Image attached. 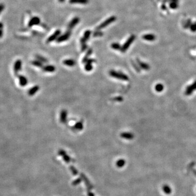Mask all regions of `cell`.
Returning <instances> with one entry per match:
<instances>
[{
	"label": "cell",
	"instance_id": "obj_33",
	"mask_svg": "<svg viewBox=\"0 0 196 196\" xmlns=\"http://www.w3.org/2000/svg\"><path fill=\"white\" fill-rule=\"evenodd\" d=\"M119 162H118V166H122V164L123 165V164H124V160H120V161H119Z\"/></svg>",
	"mask_w": 196,
	"mask_h": 196
},
{
	"label": "cell",
	"instance_id": "obj_36",
	"mask_svg": "<svg viewBox=\"0 0 196 196\" xmlns=\"http://www.w3.org/2000/svg\"><path fill=\"white\" fill-rule=\"evenodd\" d=\"M58 1H59L60 2H63L64 1H65V0H58Z\"/></svg>",
	"mask_w": 196,
	"mask_h": 196
},
{
	"label": "cell",
	"instance_id": "obj_20",
	"mask_svg": "<svg viewBox=\"0 0 196 196\" xmlns=\"http://www.w3.org/2000/svg\"><path fill=\"white\" fill-rule=\"evenodd\" d=\"M163 191L164 194H170L172 193V189L170 187L167 185H164L163 186Z\"/></svg>",
	"mask_w": 196,
	"mask_h": 196
},
{
	"label": "cell",
	"instance_id": "obj_23",
	"mask_svg": "<svg viewBox=\"0 0 196 196\" xmlns=\"http://www.w3.org/2000/svg\"><path fill=\"white\" fill-rule=\"evenodd\" d=\"M164 85L161 84H157L155 87V90L156 91L158 92H161L164 90Z\"/></svg>",
	"mask_w": 196,
	"mask_h": 196
},
{
	"label": "cell",
	"instance_id": "obj_19",
	"mask_svg": "<svg viewBox=\"0 0 196 196\" xmlns=\"http://www.w3.org/2000/svg\"><path fill=\"white\" fill-rule=\"evenodd\" d=\"M69 2L72 4H86L88 2V0H69Z\"/></svg>",
	"mask_w": 196,
	"mask_h": 196
},
{
	"label": "cell",
	"instance_id": "obj_28",
	"mask_svg": "<svg viewBox=\"0 0 196 196\" xmlns=\"http://www.w3.org/2000/svg\"><path fill=\"white\" fill-rule=\"evenodd\" d=\"M131 64H132V65L134 67V68L135 69V70L137 72H140V67L138 65H137V64L134 63L133 60H131Z\"/></svg>",
	"mask_w": 196,
	"mask_h": 196
},
{
	"label": "cell",
	"instance_id": "obj_30",
	"mask_svg": "<svg viewBox=\"0 0 196 196\" xmlns=\"http://www.w3.org/2000/svg\"><path fill=\"white\" fill-rule=\"evenodd\" d=\"M113 99H114V100L116 101V102H122V100H123V98H122V96H118V97L114 98Z\"/></svg>",
	"mask_w": 196,
	"mask_h": 196
},
{
	"label": "cell",
	"instance_id": "obj_26",
	"mask_svg": "<svg viewBox=\"0 0 196 196\" xmlns=\"http://www.w3.org/2000/svg\"><path fill=\"white\" fill-rule=\"evenodd\" d=\"M39 22H40V19H39L38 18L36 17V18H33L31 21H30V26H32V25H33V24H37Z\"/></svg>",
	"mask_w": 196,
	"mask_h": 196
},
{
	"label": "cell",
	"instance_id": "obj_8",
	"mask_svg": "<svg viewBox=\"0 0 196 196\" xmlns=\"http://www.w3.org/2000/svg\"><path fill=\"white\" fill-rule=\"evenodd\" d=\"M60 34V30H57L55 31V32L53 34H52L50 37H49L47 40V42H51L54 41V40H56L59 37V36Z\"/></svg>",
	"mask_w": 196,
	"mask_h": 196
},
{
	"label": "cell",
	"instance_id": "obj_4",
	"mask_svg": "<svg viewBox=\"0 0 196 196\" xmlns=\"http://www.w3.org/2000/svg\"><path fill=\"white\" fill-rule=\"evenodd\" d=\"M22 61L20 60H18L15 61L14 64V72L15 75H17L21 70L22 68Z\"/></svg>",
	"mask_w": 196,
	"mask_h": 196
},
{
	"label": "cell",
	"instance_id": "obj_17",
	"mask_svg": "<svg viewBox=\"0 0 196 196\" xmlns=\"http://www.w3.org/2000/svg\"><path fill=\"white\" fill-rule=\"evenodd\" d=\"M143 39H144L146 40L147 41H154L155 39V36L154 34H145L142 36Z\"/></svg>",
	"mask_w": 196,
	"mask_h": 196
},
{
	"label": "cell",
	"instance_id": "obj_15",
	"mask_svg": "<svg viewBox=\"0 0 196 196\" xmlns=\"http://www.w3.org/2000/svg\"><path fill=\"white\" fill-rule=\"evenodd\" d=\"M63 63L64 64V65L67 66H75L76 63L75 62V60H74L68 59V60H64Z\"/></svg>",
	"mask_w": 196,
	"mask_h": 196
},
{
	"label": "cell",
	"instance_id": "obj_16",
	"mask_svg": "<svg viewBox=\"0 0 196 196\" xmlns=\"http://www.w3.org/2000/svg\"><path fill=\"white\" fill-rule=\"evenodd\" d=\"M120 136L127 140H132L134 137V134L130 132H122L120 134Z\"/></svg>",
	"mask_w": 196,
	"mask_h": 196
},
{
	"label": "cell",
	"instance_id": "obj_31",
	"mask_svg": "<svg viewBox=\"0 0 196 196\" xmlns=\"http://www.w3.org/2000/svg\"><path fill=\"white\" fill-rule=\"evenodd\" d=\"M87 48V45H86V44H81V51H84Z\"/></svg>",
	"mask_w": 196,
	"mask_h": 196
},
{
	"label": "cell",
	"instance_id": "obj_34",
	"mask_svg": "<svg viewBox=\"0 0 196 196\" xmlns=\"http://www.w3.org/2000/svg\"><path fill=\"white\" fill-rule=\"evenodd\" d=\"M3 8H4V7H3V6L2 5H0V12H1Z\"/></svg>",
	"mask_w": 196,
	"mask_h": 196
},
{
	"label": "cell",
	"instance_id": "obj_10",
	"mask_svg": "<svg viewBox=\"0 0 196 196\" xmlns=\"http://www.w3.org/2000/svg\"><path fill=\"white\" fill-rule=\"evenodd\" d=\"M90 34H91V31L90 30H87L84 32V37L82 38L81 39V44H86V42L88 40V39L90 38Z\"/></svg>",
	"mask_w": 196,
	"mask_h": 196
},
{
	"label": "cell",
	"instance_id": "obj_25",
	"mask_svg": "<svg viewBox=\"0 0 196 196\" xmlns=\"http://www.w3.org/2000/svg\"><path fill=\"white\" fill-rule=\"evenodd\" d=\"M36 60H38L40 62H41L42 63H47L48 61V60L44 58V57H42L40 55H36Z\"/></svg>",
	"mask_w": 196,
	"mask_h": 196
},
{
	"label": "cell",
	"instance_id": "obj_3",
	"mask_svg": "<svg viewBox=\"0 0 196 196\" xmlns=\"http://www.w3.org/2000/svg\"><path fill=\"white\" fill-rule=\"evenodd\" d=\"M116 20V17L114 16H112L111 17L109 18L108 19L106 20L105 21H104L102 24H101L99 26H98L96 30H100L101 29L105 28V27H106L107 26H108V24H111L113 22H114Z\"/></svg>",
	"mask_w": 196,
	"mask_h": 196
},
{
	"label": "cell",
	"instance_id": "obj_18",
	"mask_svg": "<svg viewBox=\"0 0 196 196\" xmlns=\"http://www.w3.org/2000/svg\"><path fill=\"white\" fill-rule=\"evenodd\" d=\"M92 52H93L92 49H91V48L88 49V51H87V54H86L84 58L83 59H82V63H86L87 60L89 59V57H90V55L92 54Z\"/></svg>",
	"mask_w": 196,
	"mask_h": 196
},
{
	"label": "cell",
	"instance_id": "obj_35",
	"mask_svg": "<svg viewBox=\"0 0 196 196\" xmlns=\"http://www.w3.org/2000/svg\"><path fill=\"white\" fill-rule=\"evenodd\" d=\"M2 34H3V33L2 31L1 30H0V38H1L2 36Z\"/></svg>",
	"mask_w": 196,
	"mask_h": 196
},
{
	"label": "cell",
	"instance_id": "obj_9",
	"mask_svg": "<svg viewBox=\"0 0 196 196\" xmlns=\"http://www.w3.org/2000/svg\"><path fill=\"white\" fill-rule=\"evenodd\" d=\"M18 78H19V84L22 87L25 86L28 84V80L25 77V76L22 75L18 76Z\"/></svg>",
	"mask_w": 196,
	"mask_h": 196
},
{
	"label": "cell",
	"instance_id": "obj_14",
	"mask_svg": "<svg viewBox=\"0 0 196 196\" xmlns=\"http://www.w3.org/2000/svg\"><path fill=\"white\" fill-rule=\"evenodd\" d=\"M43 71L45 72H54L56 70L55 66L52 65H47L42 68Z\"/></svg>",
	"mask_w": 196,
	"mask_h": 196
},
{
	"label": "cell",
	"instance_id": "obj_37",
	"mask_svg": "<svg viewBox=\"0 0 196 196\" xmlns=\"http://www.w3.org/2000/svg\"><path fill=\"white\" fill-rule=\"evenodd\" d=\"M194 173L196 174V172H194Z\"/></svg>",
	"mask_w": 196,
	"mask_h": 196
},
{
	"label": "cell",
	"instance_id": "obj_5",
	"mask_svg": "<svg viewBox=\"0 0 196 196\" xmlns=\"http://www.w3.org/2000/svg\"><path fill=\"white\" fill-rule=\"evenodd\" d=\"M196 90V81H195L192 84L187 87L185 90V94L186 96H190L194 90Z\"/></svg>",
	"mask_w": 196,
	"mask_h": 196
},
{
	"label": "cell",
	"instance_id": "obj_1",
	"mask_svg": "<svg viewBox=\"0 0 196 196\" xmlns=\"http://www.w3.org/2000/svg\"><path fill=\"white\" fill-rule=\"evenodd\" d=\"M109 74L110 75L112 76V78H114L117 79L121 80L123 81H128V80H129V78H128V76L126 75H125V74L120 72H117L114 70H110Z\"/></svg>",
	"mask_w": 196,
	"mask_h": 196
},
{
	"label": "cell",
	"instance_id": "obj_24",
	"mask_svg": "<svg viewBox=\"0 0 196 196\" xmlns=\"http://www.w3.org/2000/svg\"><path fill=\"white\" fill-rule=\"evenodd\" d=\"M111 48L116 50H120L122 46L120 45L117 42H114L111 44Z\"/></svg>",
	"mask_w": 196,
	"mask_h": 196
},
{
	"label": "cell",
	"instance_id": "obj_13",
	"mask_svg": "<svg viewBox=\"0 0 196 196\" xmlns=\"http://www.w3.org/2000/svg\"><path fill=\"white\" fill-rule=\"evenodd\" d=\"M39 87L38 86H34L31 88H30L28 91V94L30 96H34L35 94L36 93V92L39 90Z\"/></svg>",
	"mask_w": 196,
	"mask_h": 196
},
{
	"label": "cell",
	"instance_id": "obj_29",
	"mask_svg": "<svg viewBox=\"0 0 196 196\" xmlns=\"http://www.w3.org/2000/svg\"><path fill=\"white\" fill-rule=\"evenodd\" d=\"M103 34V33L101 31H96L94 33L93 36H102Z\"/></svg>",
	"mask_w": 196,
	"mask_h": 196
},
{
	"label": "cell",
	"instance_id": "obj_12",
	"mask_svg": "<svg viewBox=\"0 0 196 196\" xmlns=\"http://www.w3.org/2000/svg\"><path fill=\"white\" fill-rule=\"evenodd\" d=\"M80 21V19L78 17H76L70 21V22L68 24V29L69 30H72V28H74L76 24H77Z\"/></svg>",
	"mask_w": 196,
	"mask_h": 196
},
{
	"label": "cell",
	"instance_id": "obj_2",
	"mask_svg": "<svg viewBox=\"0 0 196 196\" xmlns=\"http://www.w3.org/2000/svg\"><path fill=\"white\" fill-rule=\"evenodd\" d=\"M135 38H136V36L134 35L131 36L130 37L128 38L126 42H125L124 44L122 46L121 50H120L122 52L124 53L128 50V48L130 47V46L131 45V44H132V42H134Z\"/></svg>",
	"mask_w": 196,
	"mask_h": 196
},
{
	"label": "cell",
	"instance_id": "obj_27",
	"mask_svg": "<svg viewBox=\"0 0 196 196\" xmlns=\"http://www.w3.org/2000/svg\"><path fill=\"white\" fill-rule=\"evenodd\" d=\"M84 69H85V70H86V71H87V72H90L91 70L93 69V66H92V64L86 63V65H85V66H84Z\"/></svg>",
	"mask_w": 196,
	"mask_h": 196
},
{
	"label": "cell",
	"instance_id": "obj_22",
	"mask_svg": "<svg viewBox=\"0 0 196 196\" xmlns=\"http://www.w3.org/2000/svg\"><path fill=\"white\" fill-rule=\"evenodd\" d=\"M32 64L34 66H36L38 68H42L43 65H42V63L40 62L38 60H34L32 62Z\"/></svg>",
	"mask_w": 196,
	"mask_h": 196
},
{
	"label": "cell",
	"instance_id": "obj_7",
	"mask_svg": "<svg viewBox=\"0 0 196 196\" xmlns=\"http://www.w3.org/2000/svg\"><path fill=\"white\" fill-rule=\"evenodd\" d=\"M68 112L65 110H63L60 113V121L63 124H66L67 121Z\"/></svg>",
	"mask_w": 196,
	"mask_h": 196
},
{
	"label": "cell",
	"instance_id": "obj_6",
	"mask_svg": "<svg viewBox=\"0 0 196 196\" xmlns=\"http://www.w3.org/2000/svg\"><path fill=\"white\" fill-rule=\"evenodd\" d=\"M70 34H71V32H70L69 30H68V31H67L66 33H64V34H63L62 36H60L59 37L56 39L57 42H61L67 40L69 38Z\"/></svg>",
	"mask_w": 196,
	"mask_h": 196
},
{
	"label": "cell",
	"instance_id": "obj_11",
	"mask_svg": "<svg viewBox=\"0 0 196 196\" xmlns=\"http://www.w3.org/2000/svg\"><path fill=\"white\" fill-rule=\"evenodd\" d=\"M136 61L138 65L140 67V68L145 70H149L150 69V66L149 64L142 62V61H140L139 59H137Z\"/></svg>",
	"mask_w": 196,
	"mask_h": 196
},
{
	"label": "cell",
	"instance_id": "obj_32",
	"mask_svg": "<svg viewBox=\"0 0 196 196\" xmlns=\"http://www.w3.org/2000/svg\"><path fill=\"white\" fill-rule=\"evenodd\" d=\"M93 62H96V60H94V59H90V58H89V59L87 60V62H86V63L92 64Z\"/></svg>",
	"mask_w": 196,
	"mask_h": 196
},
{
	"label": "cell",
	"instance_id": "obj_21",
	"mask_svg": "<svg viewBox=\"0 0 196 196\" xmlns=\"http://www.w3.org/2000/svg\"><path fill=\"white\" fill-rule=\"evenodd\" d=\"M74 128L77 130H81L84 128V124L82 122H78L75 124L74 126Z\"/></svg>",
	"mask_w": 196,
	"mask_h": 196
}]
</instances>
